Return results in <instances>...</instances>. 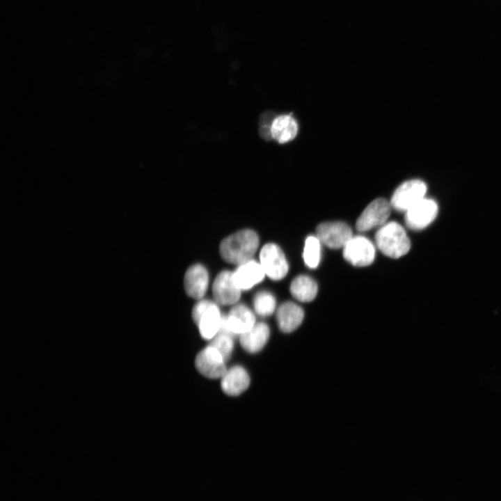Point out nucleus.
<instances>
[{"mask_svg": "<svg viewBox=\"0 0 501 501\" xmlns=\"http://www.w3.org/2000/svg\"><path fill=\"white\" fill-rule=\"evenodd\" d=\"M241 289L236 285L233 272L223 271L216 277L212 286L215 302L223 305H235L241 296Z\"/></svg>", "mask_w": 501, "mask_h": 501, "instance_id": "obj_11", "label": "nucleus"}, {"mask_svg": "<svg viewBox=\"0 0 501 501\" xmlns=\"http://www.w3.org/2000/svg\"><path fill=\"white\" fill-rule=\"evenodd\" d=\"M233 337L232 335L218 333L210 340L209 344L215 347L227 361L232 356L234 349Z\"/></svg>", "mask_w": 501, "mask_h": 501, "instance_id": "obj_22", "label": "nucleus"}, {"mask_svg": "<svg viewBox=\"0 0 501 501\" xmlns=\"http://www.w3.org/2000/svg\"><path fill=\"white\" fill-rule=\"evenodd\" d=\"M192 317L203 339L211 340L218 333L222 315L216 302L199 301L193 308Z\"/></svg>", "mask_w": 501, "mask_h": 501, "instance_id": "obj_3", "label": "nucleus"}, {"mask_svg": "<svg viewBox=\"0 0 501 501\" xmlns=\"http://www.w3.org/2000/svg\"><path fill=\"white\" fill-rule=\"evenodd\" d=\"M226 360L213 346L209 344L196 356L195 365L197 370L209 379H221L225 373Z\"/></svg>", "mask_w": 501, "mask_h": 501, "instance_id": "obj_8", "label": "nucleus"}, {"mask_svg": "<svg viewBox=\"0 0 501 501\" xmlns=\"http://www.w3.org/2000/svg\"><path fill=\"white\" fill-rule=\"evenodd\" d=\"M344 258L356 267L371 264L375 257L372 242L363 236L352 237L343 247Z\"/></svg>", "mask_w": 501, "mask_h": 501, "instance_id": "obj_7", "label": "nucleus"}, {"mask_svg": "<svg viewBox=\"0 0 501 501\" xmlns=\"http://www.w3.org/2000/svg\"><path fill=\"white\" fill-rule=\"evenodd\" d=\"M298 129V124L291 114L277 116L271 124L272 139L280 144L287 143L296 137Z\"/></svg>", "mask_w": 501, "mask_h": 501, "instance_id": "obj_18", "label": "nucleus"}, {"mask_svg": "<svg viewBox=\"0 0 501 501\" xmlns=\"http://www.w3.org/2000/svg\"><path fill=\"white\" fill-rule=\"evenodd\" d=\"M184 283L185 291L189 296L201 299L205 294L209 284L207 269L200 264L192 265L186 271Z\"/></svg>", "mask_w": 501, "mask_h": 501, "instance_id": "obj_14", "label": "nucleus"}, {"mask_svg": "<svg viewBox=\"0 0 501 501\" xmlns=\"http://www.w3.org/2000/svg\"><path fill=\"white\" fill-rule=\"evenodd\" d=\"M270 336L269 326L264 322L256 323L250 330L239 336L242 348L250 353L261 351Z\"/></svg>", "mask_w": 501, "mask_h": 501, "instance_id": "obj_17", "label": "nucleus"}, {"mask_svg": "<svg viewBox=\"0 0 501 501\" xmlns=\"http://www.w3.org/2000/svg\"><path fill=\"white\" fill-rule=\"evenodd\" d=\"M255 312L261 317H267L272 315L276 307V301L274 296L267 291L257 292L253 299Z\"/></svg>", "mask_w": 501, "mask_h": 501, "instance_id": "obj_20", "label": "nucleus"}, {"mask_svg": "<svg viewBox=\"0 0 501 501\" xmlns=\"http://www.w3.org/2000/svg\"><path fill=\"white\" fill-rule=\"evenodd\" d=\"M260 262L265 274L272 280H280L288 272L289 266L285 254L275 244H267L262 247Z\"/></svg>", "mask_w": 501, "mask_h": 501, "instance_id": "obj_6", "label": "nucleus"}, {"mask_svg": "<svg viewBox=\"0 0 501 501\" xmlns=\"http://www.w3.org/2000/svg\"><path fill=\"white\" fill-rule=\"evenodd\" d=\"M250 385V376L246 369L241 365L227 369L221 378L222 390L228 395L237 396L244 392Z\"/></svg>", "mask_w": 501, "mask_h": 501, "instance_id": "obj_13", "label": "nucleus"}, {"mask_svg": "<svg viewBox=\"0 0 501 501\" xmlns=\"http://www.w3.org/2000/svg\"><path fill=\"white\" fill-rule=\"evenodd\" d=\"M265 272L260 263L250 260L238 265L233 271V278L241 290H247L260 283L264 278Z\"/></svg>", "mask_w": 501, "mask_h": 501, "instance_id": "obj_16", "label": "nucleus"}, {"mask_svg": "<svg viewBox=\"0 0 501 501\" xmlns=\"http://www.w3.org/2000/svg\"><path fill=\"white\" fill-rule=\"evenodd\" d=\"M390 203L382 198L372 201L358 217L356 224L357 230L366 232L384 225L390 216Z\"/></svg>", "mask_w": 501, "mask_h": 501, "instance_id": "obj_9", "label": "nucleus"}, {"mask_svg": "<svg viewBox=\"0 0 501 501\" xmlns=\"http://www.w3.org/2000/svg\"><path fill=\"white\" fill-rule=\"evenodd\" d=\"M317 285L310 276L300 275L296 277L290 285V292L299 301L310 302L317 294Z\"/></svg>", "mask_w": 501, "mask_h": 501, "instance_id": "obj_19", "label": "nucleus"}, {"mask_svg": "<svg viewBox=\"0 0 501 501\" xmlns=\"http://www.w3.org/2000/svg\"><path fill=\"white\" fill-rule=\"evenodd\" d=\"M320 243L317 236H309L305 239L303 257L305 265L310 269L318 267L320 262Z\"/></svg>", "mask_w": 501, "mask_h": 501, "instance_id": "obj_21", "label": "nucleus"}, {"mask_svg": "<svg viewBox=\"0 0 501 501\" xmlns=\"http://www.w3.org/2000/svg\"><path fill=\"white\" fill-rule=\"evenodd\" d=\"M437 213L436 202L424 198L406 212L405 222L411 229H424L435 219Z\"/></svg>", "mask_w": 501, "mask_h": 501, "instance_id": "obj_12", "label": "nucleus"}, {"mask_svg": "<svg viewBox=\"0 0 501 501\" xmlns=\"http://www.w3.org/2000/svg\"><path fill=\"white\" fill-rule=\"evenodd\" d=\"M255 324V315L249 308L244 304H235L228 315H222L218 333L240 336Z\"/></svg>", "mask_w": 501, "mask_h": 501, "instance_id": "obj_4", "label": "nucleus"}, {"mask_svg": "<svg viewBox=\"0 0 501 501\" xmlns=\"http://www.w3.org/2000/svg\"><path fill=\"white\" fill-rule=\"evenodd\" d=\"M375 241L381 252L392 258L404 255L411 248V241L404 229L395 221L380 227L376 232Z\"/></svg>", "mask_w": 501, "mask_h": 501, "instance_id": "obj_2", "label": "nucleus"}, {"mask_svg": "<svg viewBox=\"0 0 501 501\" xmlns=\"http://www.w3.org/2000/svg\"><path fill=\"white\" fill-rule=\"evenodd\" d=\"M275 117L271 111H265L262 113L260 117L258 134L265 141L272 139L271 127Z\"/></svg>", "mask_w": 501, "mask_h": 501, "instance_id": "obj_23", "label": "nucleus"}, {"mask_svg": "<svg viewBox=\"0 0 501 501\" xmlns=\"http://www.w3.org/2000/svg\"><path fill=\"white\" fill-rule=\"evenodd\" d=\"M316 233L321 243L333 249L343 248L353 237L350 227L341 221L322 223L317 226Z\"/></svg>", "mask_w": 501, "mask_h": 501, "instance_id": "obj_10", "label": "nucleus"}, {"mask_svg": "<svg viewBox=\"0 0 501 501\" xmlns=\"http://www.w3.org/2000/svg\"><path fill=\"white\" fill-rule=\"evenodd\" d=\"M259 246V238L251 230L238 231L224 239L219 247L221 257L227 262L239 265L251 260Z\"/></svg>", "mask_w": 501, "mask_h": 501, "instance_id": "obj_1", "label": "nucleus"}, {"mask_svg": "<svg viewBox=\"0 0 501 501\" xmlns=\"http://www.w3.org/2000/svg\"><path fill=\"white\" fill-rule=\"evenodd\" d=\"M427 186L420 180H411L401 184L394 192L391 206L399 212H406L424 198Z\"/></svg>", "mask_w": 501, "mask_h": 501, "instance_id": "obj_5", "label": "nucleus"}, {"mask_svg": "<svg viewBox=\"0 0 501 501\" xmlns=\"http://www.w3.org/2000/svg\"><path fill=\"white\" fill-rule=\"evenodd\" d=\"M304 319V310L294 302L287 301L281 304L276 311V321L279 329L285 333L296 331Z\"/></svg>", "mask_w": 501, "mask_h": 501, "instance_id": "obj_15", "label": "nucleus"}]
</instances>
